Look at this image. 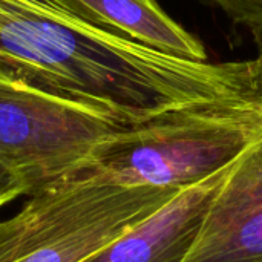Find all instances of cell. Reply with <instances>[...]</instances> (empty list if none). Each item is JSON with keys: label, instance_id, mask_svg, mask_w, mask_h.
Wrapping results in <instances>:
<instances>
[{"label": "cell", "instance_id": "6da1fadb", "mask_svg": "<svg viewBox=\"0 0 262 262\" xmlns=\"http://www.w3.org/2000/svg\"><path fill=\"white\" fill-rule=\"evenodd\" d=\"M0 71L126 126L196 106H262V55L198 61L95 28L49 0H0Z\"/></svg>", "mask_w": 262, "mask_h": 262}, {"label": "cell", "instance_id": "7a4b0ae2", "mask_svg": "<svg viewBox=\"0 0 262 262\" xmlns=\"http://www.w3.org/2000/svg\"><path fill=\"white\" fill-rule=\"evenodd\" d=\"M262 135V106L164 112L103 138L81 166L126 187L186 190L232 166Z\"/></svg>", "mask_w": 262, "mask_h": 262}, {"label": "cell", "instance_id": "3957f363", "mask_svg": "<svg viewBox=\"0 0 262 262\" xmlns=\"http://www.w3.org/2000/svg\"><path fill=\"white\" fill-rule=\"evenodd\" d=\"M180 192L118 186L80 169L32 190L0 221V262H81Z\"/></svg>", "mask_w": 262, "mask_h": 262}, {"label": "cell", "instance_id": "277c9868", "mask_svg": "<svg viewBox=\"0 0 262 262\" xmlns=\"http://www.w3.org/2000/svg\"><path fill=\"white\" fill-rule=\"evenodd\" d=\"M126 127L111 112L0 71V163L35 190L81 169L92 149Z\"/></svg>", "mask_w": 262, "mask_h": 262}, {"label": "cell", "instance_id": "5b68a950", "mask_svg": "<svg viewBox=\"0 0 262 262\" xmlns=\"http://www.w3.org/2000/svg\"><path fill=\"white\" fill-rule=\"evenodd\" d=\"M184 262H262V135L229 167Z\"/></svg>", "mask_w": 262, "mask_h": 262}, {"label": "cell", "instance_id": "8992f818", "mask_svg": "<svg viewBox=\"0 0 262 262\" xmlns=\"http://www.w3.org/2000/svg\"><path fill=\"white\" fill-rule=\"evenodd\" d=\"M229 167L180 192L149 218L81 262H184Z\"/></svg>", "mask_w": 262, "mask_h": 262}, {"label": "cell", "instance_id": "52a82bcc", "mask_svg": "<svg viewBox=\"0 0 262 262\" xmlns=\"http://www.w3.org/2000/svg\"><path fill=\"white\" fill-rule=\"evenodd\" d=\"M74 17L112 34L190 60H209L204 45L157 0H49Z\"/></svg>", "mask_w": 262, "mask_h": 262}, {"label": "cell", "instance_id": "ba28073f", "mask_svg": "<svg viewBox=\"0 0 262 262\" xmlns=\"http://www.w3.org/2000/svg\"><path fill=\"white\" fill-rule=\"evenodd\" d=\"M220 8L236 25L262 41V0H204Z\"/></svg>", "mask_w": 262, "mask_h": 262}, {"label": "cell", "instance_id": "9c48e42d", "mask_svg": "<svg viewBox=\"0 0 262 262\" xmlns=\"http://www.w3.org/2000/svg\"><path fill=\"white\" fill-rule=\"evenodd\" d=\"M31 193L28 184L9 167L0 163V209L20 196Z\"/></svg>", "mask_w": 262, "mask_h": 262}]
</instances>
